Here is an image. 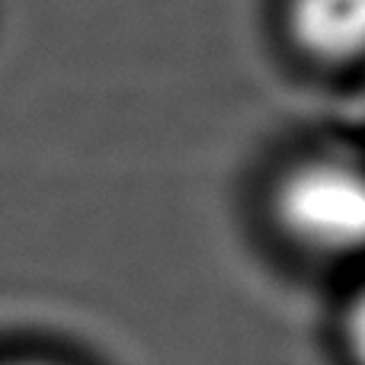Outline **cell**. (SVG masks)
Segmentation results:
<instances>
[{
    "mask_svg": "<svg viewBox=\"0 0 365 365\" xmlns=\"http://www.w3.org/2000/svg\"><path fill=\"white\" fill-rule=\"evenodd\" d=\"M279 225L295 244L321 257L365 250V167L353 160H311L279 186Z\"/></svg>",
    "mask_w": 365,
    "mask_h": 365,
    "instance_id": "cell-1",
    "label": "cell"
},
{
    "mask_svg": "<svg viewBox=\"0 0 365 365\" xmlns=\"http://www.w3.org/2000/svg\"><path fill=\"white\" fill-rule=\"evenodd\" d=\"M292 32L321 61L365 55V0H292Z\"/></svg>",
    "mask_w": 365,
    "mask_h": 365,
    "instance_id": "cell-2",
    "label": "cell"
},
{
    "mask_svg": "<svg viewBox=\"0 0 365 365\" xmlns=\"http://www.w3.org/2000/svg\"><path fill=\"white\" fill-rule=\"evenodd\" d=\"M346 340H349V353L356 356V362L365 365V292L356 298L353 311L346 317Z\"/></svg>",
    "mask_w": 365,
    "mask_h": 365,
    "instance_id": "cell-3",
    "label": "cell"
},
{
    "mask_svg": "<svg viewBox=\"0 0 365 365\" xmlns=\"http://www.w3.org/2000/svg\"><path fill=\"white\" fill-rule=\"evenodd\" d=\"M16 365H42V362H16Z\"/></svg>",
    "mask_w": 365,
    "mask_h": 365,
    "instance_id": "cell-4",
    "label": "cell"
}]
</instances>
